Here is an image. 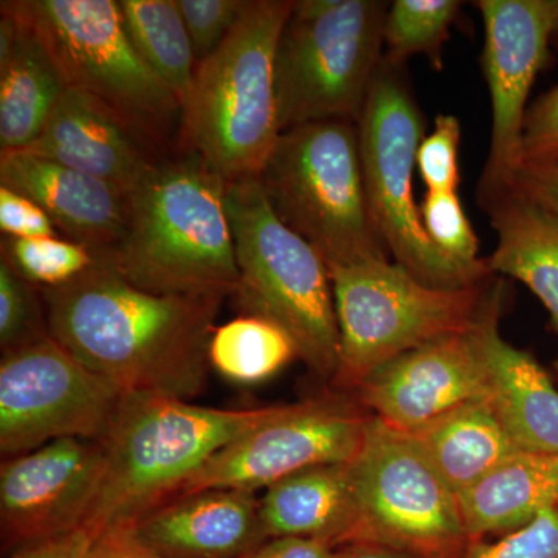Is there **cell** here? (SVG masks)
<instances>
[{"label": "cell", "instance_id": "e0dca14e", "mask_svg": "<svg viewBox=\"0 0 558 558\" xmlns=\"http://www.w3.org/2000/svg\"><path fill=\"white\" fill-rule=\"evenodd\" d=\"M124 527L165 558H241L269 539L259 498L234 488L180 495Z\"/></svg>", "mask_w": 558, "mask_h": 558}, {"label": "cell", "instance_id": "5bb4252c", "mask_svg": "<svg viewBox=\"0 0 558 558\" xmlns=\"http://www.w3.org/2000/svg\"><path fill=\"white\" fill-rule=\"evenodd\" d=\"M484 22L481 58L492 105L488 159L476 199L481 208L515 189L523 168L527 98L558 35V0H480Z\"/></svg>", "mask_w": 558, "mask_h": 558}, {"label": "cell", "instance_id": "4dcf8cb0", "mask_svg": "<svg viewBox=\"0 0 558 558\" xmlns=\"http://www.w3.org/2000/svg\"><path fill=\"white\" fill-rule=\"evenodd\" d=\"M422 226L435 247L464 269L494 275L486 258H480V240L465 216L458 191L425 193L421 207Z\"/></svg>", "mask_w": 558, "mask_h": 558}, {"label": "cell", "instance_id": "f546056e", "mask_svg": "<svg viewBox=\"0 0 558 558\" xmlns=\"http://www.w3.org/2000/svg\"><path fill=\"white\" fill-rule=\"evenodd\" d=\"M50 337L46 306L38 288L0 255V348L2 354Z\"/></svg>", "mask_w": 558, "mask_h": 558}, {"label": "cell", "instance_id": "30bf717a", "mask_svg": "<svg viewBox=\"0 0 558 558\" xmlns=\"http://www.w3.org/2000/svg\"><path fill=\"white\" fill-rule=\"evenodd\" d=\"M357 126L371 216L395 263L429 288L483 284L490 275L464 269L444 256L422 226L413 171L425 121L402 65L384 58Z\"/></svg>", "mask_w": 558, "mask_h": 558}, {"label": "cell", "instance_id": "9c48e42d", "mask_svg": "<svg viewBox=\"0 0 558 558\" xmlns=\"http://www.w3.org/2000/svg\"><path fill=\"white\" fill-rule=\"evenodd\" d=\"M328 269L340 330L339 369L330 384L347 395L389 360L468 332L490 296L483 284L429 288L391 260Z\"/></svg>", "mask_w": 558, "mask_h": 558}, {"label": "cell", "instance_id": "2e32d148", "mask_svg": "<svg viewBox=\"0 0 558 558\" xmlns=\"http://www.w3.org/2000/svg\"><path fill=\"white\" fill-rule=\"evenodd\" d=\"M352 396L374 417L409 435L459 405L487 399L473 328L389 360Z\"/></svg>", "mask_w": 558, "mask_h": 558}, {"label": "cell", "instance_id": "1f68e13d", "mask_svg": "<svg viewBox=\"0 0 558 558\" xmlns=\"http://www.w3.org/2000/svg\"><path fill=\"white\" fill-rule=\"evenodd\" d=\"M461 558H558V510L538 513L526 526L495 542L470 539Z\"/></svg>", "mask_w": 558, "mask_h": 558}, {"label": "cell", "instance_id": "e575fe53", "mask_svg": "<svg viewBox=\"0 0 558 558\" xmlns=\"http://www.w3.org/2000/svg\"><path fill=\"white\" fill-rule=\"evenodd\" d=\"M558 159V86L527 109L523 128V168Z\"/></svg>", "mask_w": 558, "mask_h": 558}, {"label": "cell", "instance_id": "9a60e30c", "mask_svg": "<svg viewBox=\"0 0 558 558\" xmlns=\"http://www.w3.org/2000/svg\"><path fill=\"white\" fill-rule=\"evenodd\" d=\"M105 475V449L89 439H58L0 465L3 549L86 526Z\"/></svg>", "mask_w": 558, "mask_h": 558}, {"label": "cell", "instance_id": "ac0fdd59", "mask_svg": "<svg viewBox=\"0 0 558 558\" xmlns=\"http://www.w3.org/2000/svg\"><path fill=\"white\" fill-rule=\"evenodd\" d=\"M499 317L497 289L473 326L488 403L519 450L558 453V389L537 360L502 339Z\"/></svg>", "mask_w": 558, "mask_h": 558}, {"label": "cell", "instance_id": "ba28073f", "mask_svg": "<svg viewBox=\"0 0 558 558\" xmlns=\"http://www.w3.org/2000/svg\"><path fill=\"white\" fill-rule=\"evenodd\" d=\"M2 13L32 28L65 83L100 101L145 145L180 126V102L132 47L117 0H9Z\"/></svg>", "mask_w": 558, "mask_h": 558}, {"label": "cell", "instance_id": "7a4b0ae2", "mask_svg": "<svg viewBox=\"0 0 558 558\" xmlns=\"http://www.w3.org/2000/svg\"><path fill=\"white\" fill-rule=\"evenodd\" d=\"M226 190V180L193 154L156 163L128 196L119 244L95 256L149 292L230 299L240 269Z\"/></svg>", "mask_w": 558, "mask_h": 558}, {"label": "cell", "instance_id": "8fae6325", "mask_svg": "<svg viewBox=\"0 0 558 558\" xmlns=\"http://www.w3.org/2000/svg\"><path fill=\"white\" fill-rule=\"evenodd\" d=\"M351 472V543H376L417 558H461L470 538L458 495L413 436L373 416Z\"/></svg>", "mask_w": 558, "mask_h": 558}, {"label": "cell", "instance_id": "8d00e7d4", "mask_svg": "<svg viewBox=\"0 0 558 558\" xmlns=\"http://www.w3.org/2000/svg\"><path fill=\"white\" fill-rule=\"evenodd\" d=\"M95 537L81 527L58 537L40 539L10 550L5 558H89Z\"/></svg>", "mask_w": 558, "mask_h": 558}, {"label": "cell", "instance_id": "f1b7e54d", "mask_svg": "<svg viewBox=\"0 0 558 558\" xmlns=\"http://www.w3.org/2000/svg\"><path fill=\"white\" fill-rule=\"evenodd\" d=\"M2 253L22 277L39 290L61 288L90 269L97 258L90 248L58 236L7 240Z\"/></svg>", "mask_w": 558, "mask_h": 558}, {"label": "cell", "instance_id": "7bdbcfd3", "mask_svg": "<svg viewBox=\"0 0 558 558\" xmlns=\"http://www.w3.org/2000/svg\"><path fill=\"white\" fill-rule=\"evenodd\" d=\"M557 510H558V505H557Z\"/></svg>", "mask_w": 558, "mask_h": 558}, {"label": "cell", "instance_id": "44dd1931", "mask_svg": "<svg viewBox=\"0 0 558 558\" xmlns=\"http://www.w3.org/2000/svg\"><path fill=\"white\" fill-rule=\"evenodd\" d=\"M259 515L267 538L349 545L355 527L351 462L317 465L278 481L259 498Z\"/></svg>", "mask_w": 558, "mask_h": 558}, {"label": "cell", "instance_id": "8992f818", "mask_svg": "<svg viewBox=\"0 0 558 558\" xmlns=\"http://www.w3.org/2000/svg\"><path fill=\"white\" fill-rule=\"evenodd\" d=\"M258 179L277 218L328 267L389 260L369 211L357 121L281 132Z\"/></svg>", "mask_w": 558, "mask_h": 558}, {"label": "cell", "instance_id": "ab89813d", "mask_svg": "<svg viewBox=\"0 0 558 558\" xmlns=\"http://www.w3.org/2000/svg\"><path fill=\"white\" fill-rule=\"evenodd\" d=\"M89 558H165L132 537L126 527L109 529L95 537Z\"/></svg>", "mask_w": 558, "mask_h": 558}, {"label": "cell", "instance_id": "4316f807", "mask_svg": "<svg viewBox=\"0 0 558 558\" xmlns=\"http://www.w3.org/2000/svg\"><path fill=\"white\" fill-rule=\"evenodd\" d=\"M209 366L223 379L256 385L271 379L299 357L293 340L269 319L240 315L213 332L208 348Z\"/></svg>", "mask_w": 558, "mask_h": 558}, {"label": "cell", "instance_id": "7c38bea8", "mask_svg": "<svg viewBox=\"0 0 558 558\" xmlns=\"http://www.w3.org/2000/svg\"><path fill=\"white\" fill-rule=\"evenodd\" d=\"M124 395L51 337L2 354L0 453L17 457L58 439L102 442Z\"/></svg>", "mask_w": 558, "mask_h": 558}, {"label": "cell", "instance_id": "277c9868", "mask_svg": "<svg viewBox=\"0 0 558 558\" xmlns=\"http://www.w3.org/2000/svg\"><path fill=\"white\" fill-rule=\"evenodd\" d=\"M292 9V0H252L226 40L199 62L180 105V149L227 183L258 179L281 135L275 54Z\"/></svg>", "mask_w": 558, "mask_h": 558}, {"label": "cell", "instance_id": "83f0119b", "mask_svg": "<svg viewBox=\"0 0 558 558\" xmlns=\"http://www.w3.org/2000/svg\"><path fill=\"white\" fill-rule=\"evenodd\" d=\"M461 2L457 0H396L389 3L385 20L384 58L403 65L424 54L435 70L444 68V44L457 20Z\"/></svg>", "mask_w": 558, "mask_h": 558}, {"label": "cell", "instance_id": "52a82bcc", "mask_svg": "<svg viewBox=\"0 0 558 558\" xmlns=\"http://www.w3.org/2000/svg\"><path fill=\"white\" fill-rule=\"evenodd\" d=\"M389 3L299 0L275 54L281 132L325 120L359 121L384 61Z\"/></svg>", "mask_w": 558, "mask_h": 558}, {"label": "cell", "instance_id": "d4e9b609", "mask_svg": "<svg viewBox=\"0 0 558 558\" xmlns=\"http://www.w3.org/2000/svg\"><path fill=\"white\" fill-rule=\"evenodd\" d=\"M410 435L457 495L521 451L487 399L459 405Z\"/></svg>", "mask_w": 558, "mask_h": 558}, {"label": "cell", "instance_id": "cb8c5ba5", "mask_svg": "<svg viewBox=\"0 0 558 558\" xmlns=\"http://www.w3.org/2000/svg\"><path fill=\"white\" fill-rule=\"evenodd\" d=\"M16 22V46L10 60L0 65L2 154L20 153L33 145L69 89L39 36L24 22Z\"/></svg>", "mask_w": 558, "mask_h": 558}, {"label": "cell", "instance_id": "5b68a950", "mask_svg": "<svg viewBox=\"0 0 558 558\" xmlns=\"http://www.w3.org/2000/svg\"><path fill=\"white\" fill-rule=\"evenodd\" d=\"M226 205L240 269L231 299L241 315L284 329L307 368L332 381L340 330L328 264L277 218L259 179L227 183Z\"/></svg>", "mask_w": 558, "mask_h": 558}, {"label": "cell", "instance_id": "d6a6232c", "mask_svg": "<svg viewBox=\"0 0 558 558\" xmlns=\"http://www.w3.org/2000/svg\"><path fill=\"white\" fill-rule=\"evenodd\" d=\"M252 0H175L197 62L207 60L244 16Z\"/></svg>", "mask_w": 558, "mask_h": 558}, {"label": "cell", "instance_id": "60d3db41", "mask_svg": "<svg viewBox=\"0 0 558 558\" xmlns=\"http://www.w3.org/2000/svg\"><path fill=\"white\" fill-rule=\"evenodd\" d=\"M337 558H417L402 550L376 545V543H351L339 548Z\"/></svg>", "mask_w": 558, "mask_h": 558}, {"label": "cell", "instance_id": "484cf974", "mask_svg": "<svg viewBox=\"0 0 558 558\" xmlns=\"http://www.w3.org/2000/svg\"><path fill=\"white\" fill-rule=\"evenodd\" d=\"M124 31L138 57L172 90L180 105L199 62L175 0H117Z\"/></svg>", "mask_w": 558, "mask_h": 558}, {"label": "cell", "instance_id": "7402d4cb", "mask_svg": "<svg viewBox=\"0 0 558 558\" xmlns=\"http://www.w3.org/2000/svg\"><path fill=\"white\" fill-rule=\"evenodd\" d=\"M498 234L487 266L492 274L519 279L545 304L558 332V215L510 190L484 208Z\"/></svg>", "mask_w": 558, "mask_h": 558}, {"label": "cell", "instance_id": "4fadbf2b", "mask_svg": "<svg viewBox=\"0 0 558 558\" xmlns=\"http://www.w3.org/2000/svg\"><path fill=\"white\" fill-rule=\"evenodd\" d=\"M371 418L373 414L347 392L279 405L209 459L180 495L207 488L256 494L301 470L347 464L362 449Z\"/></svg>", "mask_w": 558, "mask_h": 558}, {"label": "cell", "instance_id": "d6986e66", "mask_svg": "<svg viewBox=\"0 0 558 558\" xmlns=\"http://www.w3.org/2000/svg\"><path fill=\"white\" fill-rule=\"evenodd\" d=\"M145 146L100 101L69 87L39 137L20 153L84 172L130 196L157 163Z\"/></svg>", "mask_w": 558, "mask_h": 558}, {"label": "cell", "instance_id": "b9f144b4", "mask_svg": "<svg viewBox=\"0 0 558 558\" xmlns=\"http://www.w3.org/2000/svg\"><path fill=\"white\" fill-rule=\"evenodd\" d=\"M556 366H557V373H558V360H557V365Z\"/></svg>", "mask_w": 558, "mask_h": 558}, {"label": "cell", "instance_id": "836d02e7", "mask_svg": "<svg viewBox=\"0 0 558 558\" xmlns=\"http://www.w3.org/2000/svg\"><path fill=\"white\" fill-rule=\"evenodd\" d=\"M461 124L454 116H438L417 149L416 168L428 193L458 191Z\"/></svg>", "mask_w": 558, "mask_h": 558}, {"label": "cell", "instance_id": "6da1fadb", "mask_svg": "<svg viewBox=\"0 0 558 558\" xmlns=\"http://www.w3.org/2000/svg\"><path fill=\"white\" fill-rule=\"evenodd\" d=\"M40 293L51 339L123 395L193 400L207 389L223 296L149 292L100 258Z\"/></svg>", "mask_w": 558, "mask_h": 558}, {"label": "cell", "instance_id": "ffe728a7", "mask_svg": "<svg viewBox=\"0 0 558 558\" xmlns=\"http://www.w3.org/2000/svg\"><path fill=\"white\" fill-rule=\"evenodd\" d=\"M0 185L31 197L60 233L95 255L116 247L126 229V194L100 179L33 154H2Z\"/></svg>", "mask_w": 558, "mask_h": 558}, {"label": "cell", "instance_id": "f35d334b", "mask_svg": "<svg viewBox=\"0 0 558 558\" xmlns=\"http://www.w3.org/2000/svg\"><path fill=\"white\" fill-rule=\"evenodd\" d=\"M337 553L339 548L318 539L279 537L266 539L241 558H337Z\"/></svg>", "mask_w": 558, "mask_h": 558}, {"label": "cell", "instance_id": "603a6c76", "mask_svg": "<svg viewBox=\"0 0 558 558\" xmlns=\"http://www.w3.org/2000/svg\"><path fill=\"white\" fill-rule=\"evenodd\" d=\"M470 539L509 534L558 505V453L517 451L458 495Z\"/></svg>", "mask_w": 558, "mask_h": 558}, {"label": "cell", "instance_id": "74e56055", "mask_svg": "<svg viewBox=\"0 0 558 558\" xmlns=\"http://www.w3.org/2000/svg\"><path fill=\"white\" fill-rule=\"evenodd\" d=\"M515 190L558 215V159L521 168Z\"/></svg>", "mask_w": 558, "mask_h": 558}, {"label": "cell", "instance_id": "3957f363", "mask_svg": "<svg viewBox=\"0 0 558 558\" xmlns=\"http://www.w3.org/2000/svg\"><path fill=\"white\" fill-rule=\"evenodd\" d=\"M278 407L213 409L170 396L124 395L101 442L105 475L84 527L97 537L178 498L209 459Z\"/></svg>", "mask_w": 558, "mask_h": 558}, {"label": "cell", "instance_id": "d590c367", "mask_svg": "<svg viewBox=\"0 0 558 558\" xmlns=\"http://www.w3.org/2000/svg\"><path fill=\"white\" fill-rule=\"evenodd\" d=\"M0 230L10 240L58 236L53 220L31 197L0 185Z\"/></svg>", "mask_w": 558, "mask_h": 558}]
</instances>
